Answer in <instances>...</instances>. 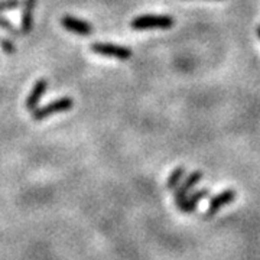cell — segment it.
<instances>
[{
  "instance_id": "cell-1",
  "label": "cell",
  "mask_w": 260,
  "mask_h": 260,
  "mask_svg": "<svg viewBox=\"0 0 260 260\" xmlns=\"http://www.w3.org/2000/svg\"><path fill=\"white\" fill-rule=\"evenodd\" d=\"M175 19L169 15H142L132 20L130 26L135 30L148 29H169L174 26Z\"/></svg>"
},
{
  "instance_id": "cell-2",
  "label": "cell",
  "mask_w": 260,
  "mask_h": 260,
  "mask_svg": "<svg viewBox=\"0 0 260 260\" xmlns=\"http://www.w3.org/2000/svg\"><path fill=\"white\" fill-rule=\"evenodd\" d=\"M73 107H74V100L71 97H61V99L49 103V104L41 107V109H35L32 112V119L37 121H41L44 120V119L51 117V116H54V114H58V113L70 112Z\"/></svg>"
},
{
  "instance_id": "cell-3",
  "label": "cell",
  "mask_w": 260,
  "mask_h": 260,
  "mask_svg": "<svg viewBox=\"0 0 260 260\" xmlns=\"http://www.w3.org/2000/svg\"><path fill=\"white\" fill-rule=\"evenodd\" d=\"M90 49L94 54L103 56H109V58H117V59H129L132 58V51L129 48L120 47V45H114V44H106V42H94L91 44Z\"/></svg>"
},
{
  "instance_id": "cell-4",
  "label": "cell",
  "mask_w": 260,
  "mask_h": 260,
  "mask_svg": "<svg viewBox=\"0 0 260 260\" xmlns=\"http://www.w3.org/2000/svg\"><path fill=\"white\" fill-rule=\"evenodd\" d=\"M61 25L65 30L75 34V35H81V37H88L94 32V28L91 23H88L87 20L74 18L71 15H65L61 18Z\"/></svg>"
},
{
  "instance_id": "cell-5",
  "label": "cell",
  "mask_w": 260,
  "mask_h": 260,
  "mask_svg": "<svg viewBox=\"0 0 260 260\" xmlns=\"http://www.w3.org/2000/svg\"><path fill=\"white\" fill-rule=\"evenodd\" d=\"M203 179V174L200 172V171H194V172H191L186 179H184V182L181 184V185H178L175 188V201H177V205H179L184 200H185L186 197L189 195V191L194 188L200 181Z\"/></svg>"
},
{
  "instance_id": "cell-6",
  "label": "cell",
  "mask_w": 260,
  "mask_h": 260,
  "mask_svg": "<svg viewBox=\"0 0 260 260\" xmlns=\"http://www.w3.org/2000/svg\"><path fill=\"white\" fill-rule=\"evenodd\" d=\"M236 198V192L234 189H224L220 194H217L214 198H211V203L208 205L207 210V217H213L214 214L217 213L220 208H223L224 205H229L230 203L234 201Z\"/></svg>"
},
{
  "instance_id": "cell-7",
  "label": "cell",
  "mask_w": 260,
  "mask_h": 260,
  "mask_svg": "<svg viewBox=\"0 0 260 260\" xmlns=\"http://www.w3.org/2000/svg\"><path fill=\"white\" fill-rule=\"evenodd\" d=\"M47 88H48L47 80H44V78H42V80L37 81V84H35V85H34V88H32V91L29 93L26 102H25V106H26L28 112H34V110L37 109L39 102H41V100H42V97H44V94L47 93Z\"/></svg>"
},
{
  "instance_id": "cell-8",
  "label": "cell",
  "mask_w": 260,
  "mask_h": 260,
  "mask_svg": "<svg viewBox=\"0 0 260 260\" xmlns=\"http://www.w3.org/2000/svg\"><path fill=\"white\" fill-rule=\"evenodd\" d=\"M35 6H37V0H25L23 2V12H22V19H20V32H22V35H26L32 30Z\"/></svg>"
},
{
  "instance_id": "cell-9",
  "label": "cell",
  "mask_w": 260,
  "mask_h": 260,
  "mask_svg": "<svg viewBox=\"0 0 260 260\" xmlns=\"http://www.w3.org/2000/svg\"><path fill=\"white\" fill-rule=\"evenodd\" d=\"M208 188H203V189H200V191H195L191 195H188L185 200L181 203V204L178 205V208L182 211V213H192L195 208H197V205L198 203L201 201V200H204L205 197L208 195Z\"/></svg>"
},
{
  "instance_id": "cell-10",
  "label": "cell",
  "mask_w": 260,
  "mask_h": 260,
  "mask_svg": "<svg viewBox=\"0 0 260 260\" xmlns=\"http://www.w3.org/2000/svg\"><path fill=\"white\" fill-rule=\"evenodd\" d=\"M184 175H185V168L178 167L177 169L169 175V178H168V181H167L168 189H175V188L179 185V182L182 181Z\"/></svg>"
},
{
  "instance_id": "cell-11",
  "label": "cell",
  "mask_w": 260,
  "mask_h": 260,
  "mask_svg": "<svg viewBox=\"0 0 260 260\" xmlns=\"http://www.w3.org/2000/svg\"><path fill=\"white\" fill-rule=\"evenodd\" d=\"M23 5L22 0H0V12L15 10Z\"/></svg>"
},
{
  "instance_id": "cell-12",
  "label": "cell",
  "mask_w": 260,
  "mask_h": 260,
  "mask_svg": "<svg viewBox=\"0 0 260 260\" xmlns=\"http://www.w3.org/2000/svg\"><path fill=\"white\" fill-rule=\"evenodd\" d=\"M0 48L3 49V52H6L8 55H13L15 52H16V47H15V44L8 39V38H2L0 37Z\"/></svg>"
},
{
  "instance_id": "cell-13",
  "label": "cell",
  "mask_w": 260,
  "mask_h": 260,
  "mask_svg": "<svg viewBox=\"0 0 260 260\" xmlns=\"http://www.w3.org/2000/svg\"><path fill=\"white\" fill-rule=\"evenodd\" d=\"M0 28L5 29V30H8L9 34L15 35V37H19V35H22V32L15 28V26H13V25L10 23L9 20H8L6 18H3V16H0Z\"/></svg>"
},
{
  "instance_id": "cell-14",
  "label": "cell",
  "mask_w": 260,
  "mask_h": 260,
  "mask_svg": "<svg viewBox=\"0 0 260 260\" xmlns=\"http://www.w3.org/2000/svg\"><path fill=\"white\" fill-rule=\"evenodd\" d=\"M257 35H259V38H260V26L257 28Z\"/></svg>"
}]
</instances>
